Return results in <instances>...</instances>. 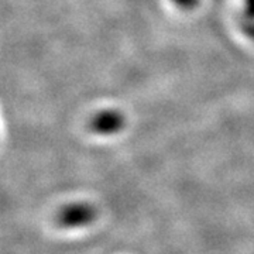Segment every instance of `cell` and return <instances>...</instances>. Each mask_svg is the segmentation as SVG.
<instances>
[{
  "label": "cell",
  "mask_w": 254,
  "mask_h": 254,
  "mask_svg": "<svg viewBox=\"0 0 254 254\" xmlns=\"http://www.w3.org/2000/svg\"><path fill=\"white\" fill-rule=\"evenodd\" d=\"M92 209L88 206H71V208H66L64 210V213L61 215V222L64 225H83V223H88L92 219Z\"/></svg>",
  "instance_id": "obj_1"
},
{
  "label": "cell",
  "mask_w": 254,
  "mask_h": 254,
  "mask_svg": "<svg viewBox=\"0 0 254 254\" xmlns=\"http://www.w3.org/2000/svg\"><path fill=\"white\" fill-rule=\"evenodd\" d=\"M175 1H178L181 6H190L193 3V0H175Z\"/></svg>",
  "instance_id": "obj_3"
},
{
  "label": "cell",
  "mask_w": 254,
  "mask_h": 254,
  "mask_svg": "<svg viewBox=\"0 0 254 254\" xmlns=\"http://www.w3.org/2000/svg\"><path fill=\"white\" fill-rule=\"evenodd\" d=\"M122 125V119L116 113H112V112H106V113H102L98 119L95 120V127L102 131V133H112V131H116L119 127Z\"/></svg>",
  "instance_id": "obj_2"
}]
</instances>
